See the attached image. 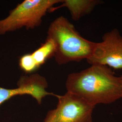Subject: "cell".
<instances>
[{
    "instance_id": "cell-8",
    "label": "cell",
    "mask_w": 122,
    "mask_h": 122,
    "mask_svg": "<svg viewBox=\"0 0 122 122\" xmlns=\"http://www.w3.org/2000/svg\"><path fill=\"white\" fill-rule=\"evenodd\" d=\"M55 51L56 47L53 41L47 38L45 42L31 54L36 64L40 67L48 60L54 57Z\"/></svg>"
},
{
    "instance_id": "cell-9",
    "label": "cell",
    "mask_w": 122,
    "mask_h": 122,
    "mask_svg": "<svg viewBox=\"0 0 122 122\" xmlns=\"http://www.w3.org/2000/svg\"><path fill=\"white\" fill-rule=\"evenodd\" d=\"M19 64L20 69L26 73H31L39 68L31 53L25 54L20 57Z\"/></svg>"
},
{
    "instance_id": "cell-7",
    "label": "cell",
    "mask_w": 122,
    "mask_h": 122,
    "mask_svg": "<svg viewBox=\"0 0 122 122\" xmlns=\"http://www.w3.org/2000/svg\"><path fill=\"white\" fill-rule=\"evenodd\" d=\"M102 2L100 0H63L62 4L57 7L53 6L49 10L52 12L61 7H65L70 11L71 17L74 20H78L80 18L90 14L97 5Z\"/></svg>"
},
{
    "instance_id": "cell-6",
    "label": "cell",
    "mask_w": 122,
    "mask_h": 122,
    "mask_svg": "<svg viewBox=\"0 0 122 122\" xmlns=\"http://www.w3.org/2000/svg\"><path fill=\"white\" fill-rule=\"evenodd\" d=\"M18 87L6 89L0 87V105L14 96L29 95L41 104L43 99L48 95L56 96V95L46 91L47 81L44 77L38 74L29 76H23L17 83Z\"/></svg>"
},
{
    "instance_id": "cell-5",
    "label": "cell",
    "mask_w": 122,
    "mask_h": 122,
    "mask_svg": "<svg viewBox=\"0 0 122 122\" xmlns=\"http://www.w3.org/2000/svg\"><path fill=\"white\" fill-rule=\"evenodd\" d=\"M87 61L91 65L122 69V36L119 30L114 29L105 34L102 41L96 42L93 53Z\"/></svg>"
},
{
    "instance_id": "cell-3",
    "label": "cell",
    "mask_w": 122,
    "mask_h": 122,
    "mask_svg": "<svg viewBox=\"0 0 122 122\" xmlns=\"http://www.w3.org/2000/svg\"><path fill=\"white\" fill-rule=\"evenodd\" d=\"M60 0H25L19 4L4 19L0 20V35L23 27L33 29L39 26L42 19Z\"/></svg>"
},
{
    "instance_id": "cell-1",
    "label": "cell",
    "mask_w": 122,
    "mask_h": 122,
    "mask_svg": "<svg viewBox=\"0 0 122 122\" xmlns=\"http://www.w3.org/2000/svg\"><path fill=\"white\" fill-rule=\"evenodd\" d=\"M67 92L82 98L90 104H110L121 98L120 76L111 68L94 64L80 72L67 76Z\"/></svg>"
},
{
    "instance_id": "cell-2",
    "label": "cell",
    "mask_w": 122,
    "mask_h": 122,
    "mask_svg": "<svg viewBox=\"0 0 122 122\" xmlns=\"http://www.w3.org/2000/svg\"><path fill=\"white\" fill-rule=\"evenodd\" d=\"M47 38L55 44V61L59 65L71 61L87 60L92 57L96 42L83 38L66 18L60 16L48 28Z\"/></svg>"
},
{
    "instance_id": "cell-4",
    "label": "cell",
    "mask_w": 122,
    "mask_h": 122,
    "mask_svg": "<svg viewBox=\"0 0 122 122\" xmlns=\"http://www.w3.org/2000/svg\"><path fill=\"white\" fill-rule=\"evenodd\" d=\"M56 97L57 107L48 111L43 122H92L95 106L69 92Z\"/></svg>"
},
{
    "instance_id": "cell-10",
    "label": "cell",
    "mask_w": 122,
    "mask_h": 122,
    "mask_svg": "<svg viewBox=\"0 0 122 122\" xmlns=\"http://www.w3.org/2000/svg\"><path fill=\"white\" fill-rule=\"evenodd\" d=\"M120 79H121V91H122L121 98V99H122V75L120 76Z\"/></svg>"
}]
</instances>
